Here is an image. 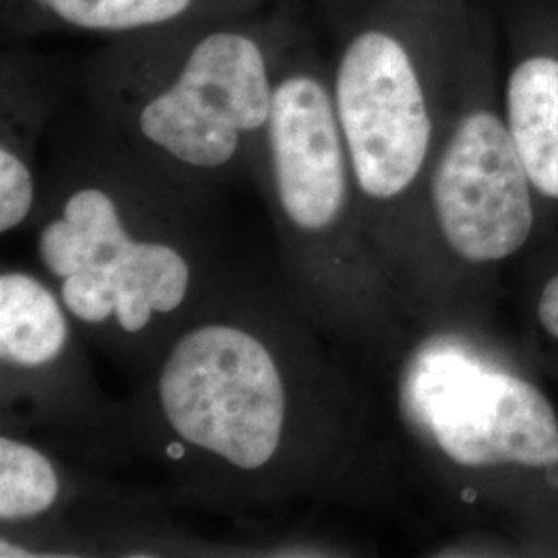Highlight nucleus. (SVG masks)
Returning <instances> with one entry per match:
<instances>
[{
	"label": "nucleus",
	"mask_w": 558,
	"mask_h": 558,
	"mask_svg": "<svg viewBox=\"0 0 558 558\" xmlns=\"http://www.w3.org/2000/svg\"><path fill=\"white\" fill-rule=\"evenodd\" d=\"M286 15L195 21L110 40L83 71L100 119L166 179H205L260 156Z\"/></svg>",
	"instance_id": "1"
},
{
	"label": "nucleus",
	"mask_w": 558,
	"mask_h": 558,
	"mask_svg": "<svg viewBox=\"0 0 558 558\" xmlns=\"http://www.w3.org/2000/svg\"><path fill=\"white\" fill-rule=\"evenodd\" d=\"M472 0H380L338 29L329 64L354 189L399 199L424 174L437 140V94L476 44Z\"/></svg>",
	"instance_id": "2"
},
{
	"label": "nucleus",
	"mask_w": 558,
	"mask_h": 558,
	"mask_svg": "<svg viewBox=\"0 0 558 558\" xmlns=\"http://www.w3.org/2000/svg\"><path fill=\"white\" fill-rule=\"evenodd\" d=\"M137 161L114 133V156L69 166L60 209L38 234V259L60 279L66 313L87 325L114 319L124 333L174 313L191 288V265L177 246L129 234L124 203Z\"/></svg>",
	"instance_id": "3"
},
{
	"label": "nucleus",
	"mask_w": 558,
	"mask_h": 558,
	"mask_svg": "<svg viewBox=\"0 0 558 558\" xmlns=\"http://www.w3.org/2000/svg\"><path fill=\"white\" fill-rule=\"evenodd\" d=\"M158 405L177 439L240 472L267 468L288 435L290 389L274 350L226 320L177 339L158 375Z\"/></svg>",
	"instance_id": "4"
},
{
	"label": "nucleus",
	"mask_w": 558,
	"mask_h": 558,
	"mask_svg": "<svg viewBox=\"0 0 558 558\" xmlns=\"http://www.w3.org/2000/svg\"><path fill=\"white\" fill-rule=\"evenodd\" d=\"M408 399L440 451L463 468L558 465V418L530 380L440 348L420 356Z\"/></svg>",
	"instance_id": "5"
},
{
	"label": "nucleus",
	"mask_w": 558,
	"mask_h": 558,
	"mask_svg": "<svg viewBox=\"0 0 558 558\" xmlns=\"http://www.w3.org/2000/svg\"><path fill=\"white\" fill-rule=\"evenodd\" d=\"M260 158L283 220L296 232L338 226L354 186L329 66L296 32L279 66Z\"/></svg>",
	"instance_id": "6"
},
{
	"label": "nucleus",
	"mask_w": 558,
	"mask_h": 558,
	"mask_svg": "<svg viewBox=\"0 0 558 558\" xmlns=\"http://www.w3.org/2000/svg\"><path fill=\"white\" fill-rule=\"evenodd\" d=\"M532 180L507 120L472 106L459 114L430 172V199L451 251L470 263L515 255L534 228Z\"/></svg>",
	"instance_id": "7"
},
{
	"label": "nucleus",
	"mask_w": 558,
	"mask_h": 558,
	"mask_svg": "<svg viewBox=\"0 0 558 558\" xmlns=\"http://www.w3.org/2000/svg\"><path fill=\"white\" fill-rule=\"evenodd\" d=\"M523 17L509 44L505 120L532 186L558 201V9Z\"/></svg>",
	"instance_id": "8"
},
{
	"label": "nucleus",
	"mask_w": 558,
	"mask_h": 558,
	"mask_svg": "<svg viewBox=\"0 0 558 558\" xmlns=\"http://www.w3.org/2000/svg\"><path fill=\"white\" fill-rule=\"evenodd\" d=\"M265 0H2V32L13 40L77 34L131 38L195 21L257 13Z\"/></svg>",
	"instance_id": "9"
},
{
	"label": "nucleus",
	"mask_w": 558,
	"mask_h": 558,
	"mask_svg": "<svg viewBox=\"0 0 558 558\" xmlns=\"http://www.w3.org/2000/svg\"><path fill=\"white\" fill-rule=\"evenodd\" d=\"M64 304L50 288L23 271L0 276V359L13 368H41L69 341Z\"/></svg>",
	"instance_id": "10"
},
{
	"label": "nucleus",
	"mask_w": 558,
	"mask_h": 558,
	"mask_svg": "<svg viewBox=\"0 0 558 558\" xmlns=\"http://www.w3.org/2000/svg\"><path fill=\"white\" fill-rule=\"evenodd\" d=\"M60 495L57 468L36 447L11 437L0 439V519L15 523L41 518Z\"/></svg>",
	"instance_id": "11"
},
{
	"label": "nucleus",
	"mask_w": 558,
	"mask_h": 558,
	"mask_svg": "<svg viewBox=\"0 0 558 558\" xmlns=\"http://www.w3.org/2000/svg\"><path fill=\"white\" fill-rule=\"evenodd\" d=\"M36 203L32 163L0 147V232L9 234L29 218Z\"/></svg>",
	"instance_id": "12"
},
{
	"label": "nucleus",
	"mask_w": 558,
	"mask_h": 558,
	"mask_svg": "<svg viewBox=\"0 0 558 558\" xmlns=\"http://www.w3.org/2000/svg\"><path fill=\"white\" fill-rule=\"evenodd\" d=\"M325 17L333 23V27L339 29L341 25L350 23L352 20L379 4L380 0H315Z\"/></svg>",
	"instance_id": "13"
},
{
	"label": "nucleus",
	"mask_w": 558,
	"mask_h": 558,
	"mask_svg": "<svg viewBox=\"0 0 558 558\" xmlns=\"http://www.w3.org/2000/svg\"><path fill=\"white\" fill-rule=\"evenodd\" d=\"M539 325L558 339V276L550 279L538 302Z\"/></svg>",
	"instance_id": "14"
}]
</instances>
